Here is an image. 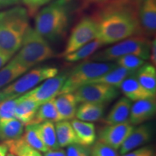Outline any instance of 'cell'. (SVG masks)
Listing matches in <instances>:
<instances>
[{"instance_id":"1","label":"cell","mask_w":156,"mask_h":156,"mask_svg":"<svg viewBox=\"0 0 156 156\" xmlns=\"http://www.w3.org/2000/svg\"><path fill=\"white\" fill-rule=\"evenodd\" d=\"M141 0H106L98 4L92 18L97 38L103 45L112 44L134 36H142L139 21Z\"/></svg>"},{"instance_id":"2","label":"cell","mask_w":156,"mask_h":156,"mask_svg":"<svg viewBox=\"0 0 156 156\" xmlns=\"http://www.w3.org/2000/svg\"><path fill=\"white\" fill-rule=\"evenodd\" d=\"M72 0H54L35 15V30L50 41L64 36L69 24Z\"/></svg>"},{"instance_id":"3","label":"cell","mask_w":156,"mask_h":156,"mask_svg":"<svg viewBox=\"0 0 156 156\" xmlns=\"http://www.w3.org/2000/svg\"><path fill=\"white\" fill-rule=\"evenodd\" d=\"M30 15L25 7L14 6L0 12V50L13 56L30 27Z\"/></svg>"},{"instance_id":"4","label":"cell","mask_w":156,"mask_h":156,"mask_svg":"<svg viewBox=\"0 0 156 156\" xmlns=\"http://www.w3.org/2000/svg\"><path fill=\"white\" fill-rule=\"evenodd\" d=\"M55 56V52L48 41L30 26L23 37L20 48L12 58L29 70L36 64Z\"/></svg>"},{"instance_id":"5","label":"cell","mask_w":156,"mask_h":156,"mask_svg":"<svg viewBox=\"0 0 156 156\" xmlns=\"http://www.w3.org/2000/svg\"><path fill=\"white\" fill-rule=\"evenodd\" d=\"M151 44L149 38L143 36H134L115 43L112 46L95 52L90 56V61L110 62L122 56L133 54L143 60L150 58Z\"/></svg>"},{"instance_id":"6","label":"cell","mask_w":156,"mask_h":156,"mask_svg":"<svg viewBox=\"0 0 156 156\" xmlns=\"http://www.w3.org/2000/svg\"><path fill=\"white\" fill-rule=\"evenodd\" d=\"M116 63L85 61L78 64L69 73L59 94L73 93L93 80L97 79L116 67Z\"/></svg>"},{"instance_id":"7","label":"cell","mask_w":156,"mask_h":156,"mask_svg":"<svg viewBox=\"0 0 156 156\" xmlns=\"http://www.w3.org/2000/svg\"><path fill=\"white\" fill-rule=\"evenodd\" d=\"M57 68L53 67H38L27 71L14 82L0 89L8 99L16 98L34 88L45 80L58 74Z\"/></svg>"},{"instance_id":"8","label":"cell","mask_w":156,"mask_h":156,"mask_svg":"<svg viewBox=\"0 0 156 156\" xmlns=\"http://www.w3.org/2000/svg\"><path fill=\"white\" fill-rule=\"evenodd\" d=\"M119 88L103 83H87L82 85L75 91L74 95L77 103H106L112 102L119 95Z\"/></svg>"},{"instance_id":"9","label":"cell","mask_w":156,"mask_h":156,"mask_svg":"<svg viewBox=\"0 0 156 156\" xmlns=\"http://www.w3.org/2000/svg\"><path fill=\"white\" fill-rule=\"evenodd\" d=\"M97 38V26L92 17H85L74 27L65 48L60 56L73 53L91 41Z\"/></svg>"},{"instance_id":"10","label":"cell","mask_w":156,"mask_h":156,"mask_svg":"<svg viewBox=\"0 0 156 156\" xmlns=\"http://www.w3.org/2000/svg\"><path fill=\"white\" fill-rule=\"evenodd\" d=\"M67 77V73L57 74L54 77L45 80L23 95L36 101L41 106L59 95Z\"/></svg>"},{"instance_id":"11","label":"cell","mask_w":156,"mask_h":156,"mask_svg":"<svg viewBox=\"0 0 156 156\" xmlns=\"http://www.w3.org/2000/svg\"><path fill=\"white\" fill-rule=\"evenodd\" d=\"M133 129L134 125L129 121L120 124L106 125L99 130L98 141L117 151Z\"/></svg>"},{"instance_id":"12","label":"cell","mask_w":156,"mask_h":156,"mask_svg":"<svg viewBox=\"0 0 156 156\" xmlns=\"http://www.w3.org/2000/svg\"><path fill=\"white\" fill-rule=\"evenodd\" d=\"M139 21L142 36H155L156 30V0H141L139 7Z\"/></svg>"},{"instance_id":"13","label":"cell","mask_w":156,"mask_h":156,"mask_svg":"<svg viewBox=\"0 0 156 156\" xmlns=\"http://www.w3.org/2000/svg\"><path fill=\"white\" fill-rule=\"evenodd\" d=\"M153 129L151 124H143L131 132L119 148V153L124 155L151 141Z\"/></svg>"},{"instance_id":"14","label":"cell","mask_w":156,"mask_h":156,"mask_svg":"<svg viewBox=\"0 0 156 156\" xmlns=\"http://www.w3.org/2000/svg\"><path fill=\"white\" fill-rule=\"evenodd\" d=\"M155 98L136 101L131 106L129 122L132 125H138L150 120L155 114Z\"/></svg>"},{"instance_id":"15","label":"cell","mask_w":156,"mask_h":156,"mask_svg":"<svg viewBox=\"0 0 156 156\" xmlns=\"http://www.w3.org/2000/svg\"><path fill=\"white\" fill-rule=\"evenodd\" d=\"M134 75L129 76L122 82L119 88L121 91L124 93L126 98L130 101H136L143 99L155 98V95L147 90L145 87L138 82Z\"/></svg>"},{"instance_id":"16","label":"cell","mask_w":156,"mask_h":156,"mask_svg":"<svg viewBox=\"0 0 156 156\" xmlns=\"http://www.w3.org/2000/svg\"><path fill=\"white\" fill-rule=\"evenodd\" d=\"M40 106L38 103L25 95L17 98V102L15 108V118L24 124L28 125L34 118L37 111Z\"/></svg>"},{"instance_id":"17","label":"cell","mask_w":156,"mask_h":156,"mask_svg":"<svg viewBox=\"0 0 156 156\" xmlns=\"http://www.w3.org/2000/svg\"><path fill=\"white\" fill-rule=\"evenodd\" d=\"M131 106L132 101L126 97L121 98L111 109L104 122L107 125H112L128 122Z\"/></svg>"},{"instance_id":"18","label":"cell","mask_w":156,"mask_h":156,"mask_svg":"<svg viewBox=\"0 0 156 156\" xmlns=\"http://www.w3.org/2000/svg\"><path fill=\"white\" fill-rule=\"evenodd\" d=\"M54 101L61 121H68L75 118L77 102L74 93H62L54 98Z\"/></svg>"},{"instance_id":"19","label":"cell","mask_w":156,"mask_h":156,"mask_svg":"<svg viewBox=\"0 0 156 156\" xmlns=\"http://www.w3.org/2000/svg\"><path fill=\"white\" fill-rule=\"evenodd\" d=\"M70 123L75 132L78 144L85 146H90L95 143L96 134L95 125L93 123L79 119H72Z\"/></svg>"},{"instance_id":"20","label":"cell","mask_w":156,"mask_h":156,"mask_svg":"<svg viewBox=\"0 0 156 156\" xmlns=\"http://www.w3.org/2000/svg\"><path fill=\"white\" fill-rule=\"evenodd\" d=\"M105 112V104L98 103H81L77 108L75 117L77 119L87 122H94L102 118Z\"/></svg>"},{"instance_id":"21","label":"cell","mask_w":156,"mask_h":156,"mask_svg":"<svg viewBox=\"0 0 156 156\" xmlns=\"http://www.w3.org/2000/svg\"><path fill=\"white\" fill-rule=\"evenodd\" d=\"M134 73L135 72L131 71V70L125 69V68L119 67V66H116V67L110 70L108 73L97 79L90 81L88 83H103L119 88V86L122 82L129 76L134 75Z\"/></svg>"},{"instance_id":"22","label":"cell","mask_w":156,"mask_h":156,"mask_svg":"<svg viewBox=\"0 0 156 156\" xmlns=\"http://www.w3.org/2000/svg\"><path fill=\"white\" fill-rule=\"evenodd\" d=\"M24 132V124L17 119L0 120V140L3 142L19 139Z\"/></svg>"},{"instance_id":"23","label":"cell","mask_w":156,"mask_h":156,"mask_svg":"<svg viewBox=\"0 0 156 156\" xmlns=\"http://www.w3.org/2000/svg\"><path fill=\"white\" fill-rule=\"evenodd\" d=\"M59 121H61V118L54 98L39 106L34 118L28 124H39L46 122L56 123Z\"/></svg>"},{"instance_id":"24","label":"cell","mask_w":156,"mask_h":156,"mask_svg":"<svg viewBox=\"0 0 156 156\" xmlns=\"http://www.w3.org/2000/svg\"><path fill=\"white\" fill-rule=\"evenodd\" d=\"M28 70L12 58L0 69V89L14 82Z\"/></svg>"},{"instance_id":"25","label":"cell","mask_w":156,"mask_h":156,"mask_svg":"<svg viewBox=\"0 0 156 156\" xmlns=\"http://www.w3.org/2000/svg\"><path fill=\"white\" fill-rule=\"evenodd\" d=\"M139 83L153 94L156 93V69L152 64H144L134 73Z\"/></svg>"},{"instance_id":"26","label":"cell","mask_w":156,"mask_h":156,"mask_svg":"<svg viewBox=\"0 0 156 156\" xmlns=\"http://www.w3.org/2000/svg\"><path fill=\"white\" fill-rule=\"evenodd\" d=\"M55 129L59 147H64L77 143L75 132L69 122L62 120L56 122Z\"/></svg>"},{"instance_id":"27","label":"cell","mask_w":156,"mask_h":156,"mask_svg":"<svg viewBox=\"0 0 156 156\" xmlns=\"http://www.w3.org/2000/svg\"><path fill=\"white\" fill-rule=\"evenodd\" d=\"M103 46V43L98 38H95L73 51V53L64 56V60L69 62H77L85 59L90 57Z\"/></svg>"},{"instance_id":"28","label":"cell","mask_w":156,"mask_h":156,"mask_svg":"<svg viewBox=\"0 0 156 156\" xmlns=\"http://www.w3.org/2000/svg\"><path fill=\"white\" fill-rule=\"evenodd\" d=\"M7 151L16 154L17 156H42L41 152L27 144L22 136L19 139L4 142Z\"/></svg>"},{"instance_id":"29","label":"cell","mask_w":156,"mask_h":156,"mask_svg":"<svg viewBox=\"0 0 156 156\" xmlns=\"http://www.w3.org/2000/svg\"><path fill=\"white\" fill-rule=\"evenodd\" d=\"M39 133L43 142L48 150H57L59 148L58 144L56 133L53 122H46L38 124Z\"/></svg>"},{"instance_id":"30","label":"cell","mask_w":156,"mask_h":156,"mask_svg":"<svg viewBox=\"0 0 156 156\" xmlns=\"http://www.w3.org/2000/svg\"><path fill=\"white\" fill-rule=\"evenodd\" d=\"M23 136L28 145L39 152L46 153L48 151L39 133L38 124H28L25 126V133Z\"/></svg>"},{"instance_id":"31","label":"cell","mask_w":156,"mask_h":156,"mask_svg":"<svg viewBox=\"0 0 156 156\" xmlns=\"http://www.w3.org/2000/svg\"><path fill=\"white\" fill-rule=\"evenodd\" d=\"M145 63V60L140 58L139 56L133 55V54H129V55L122 56L116 60L117 66L134 72H136Z\"/></svg>"},{"instance_id":"32","label":"cell","mask_w":156,"mask_h":156,"mask_svg":"<svg viewBox=\"0 0 156 156\" xmlns=\"http://www.w3.org/2000/svg\"><path fill=\"white\" fill-rule=\"evenodd\" d=\"M17 102V98L7 99L0 102V120H7L15 118V112Z\"/></svg>"},{"instance_id":"33","label":"cell","mask_w":156,"mask_h":156,"mask_svg":"<svg viewBox=\"0 0 156 156\" xmlns=\"http://www.w3.org/2000/svg\"><path fill=\"white\" fill-rule=\"evenodd\" d=\"M90 156H118V153L114 148L98 141L91 149Z\"/></svg>"},{"instance_id":"34","label":"cell","mask_w":156,"mask_h":156,"mask_svg":"<svg viewBox=\"0 0 156 156\" xmlns=\"http://www.w3.org/2000/svg\"><path fill=\"white\" fill-rule=\"evenodd\" d=\"M22 2L28 10L30 17H32L35 16L39 9L52 2V0H22Z\"/></svg>"},{"instance_id":"35","label":"cell","mask_w":156,"mask_h":156,"mask_svg":"<svg viewBox=\"0 0 156 156\" xmlns=\"http://www.w3.org/2000/svg\"><path fill=\"white\" fill-rule=\"evenodd\" d=\"M91 149L90 146L82 145L80 144L75 143L67 146V156H90Z\"/></svg>"},{"instance_id":"36","label":"cell","mask_w":156,"mask_h":156,"mask_svg":"<svg viewBox=\"0 0 156 156\" xmlns=\"http://www.w3.org/2000/svg\"><path fill=\"white\" fill-rule=\"evenodd\" d=\"M122 156H155V153L151 147H143L128 152Z\"/></svg>"},{"instance_id":"37","label":"cell","mask_w":156,"mask_h":156,"mask_svg":"<svg viewBox=\"0 0 156 156\" xmlns=\"http://www.w3.org/2000/svg\"><path fill=\"white\" fill-rule=\"evenodd\" d=\"M150 59L151 64L155 67L156 64V41L154 39L151 41V49H150Z\"/></svg>"},{"instance_id":"38","label":"cell","mask_w":156,"mask_h":156,"mask_svg":"<svg viewBox=\"0 0 156 156\" xmlns=\"http://www.w3.org/2000/svg\"><path fill=\"white\" fill-rule=\"evenodd\" d=\"M22 0H0V8H5L17 5Z\"/></svg>"},{"instance_id":"39","label":"cell","mask_w":156,"mask_h":156,"mask_svg":"<svg viewBox=\"0 0 156 156\" xmlns=\"http://www.w3.org/2000/svg\"><path fill=\"white\" fill-rule=\"evenodd\" d=\"M44 156H67L64 150H48L46 153H44Z\"/></svg>"},{"instance_id":"40","label":"cell","mask_w":156,"mask_h":156,"mask_svg":"<svg viewBox=\"0 0 156 156\" xmlns=\"http://www.w3.org/2000/svg\"><path fill=\"white\" fill-rule=\"evenodd\" d=\"M12 56L8 55L7 54L5 53L2 50H0V69L4 67L6 64L11 59Z\"/></svg>"},{"instance_id":"41","label":"cell","mask_w":156,"mask_h":156,"mask_svg":"<svg viewBox=\"0 0 156 156\" xmlns=\"http://www.w3.org/2000/svg\"><path fill=\"white\" fill-rule=\"evenodd\" d=\"M7 152V147L5 143L0 144V156H5Z\"/></svg>"},{"instance_id":"42","label":"cell","mask_w":156,"mask_h":156,"mask_svg":"<svg viewBox=\"0 0 156 156\" xmlns=\"http://www.w3.org/2000/svg\"><path fill=\"white\" fill-rule=\"evenodd\" d=\"M86 2V4H99L103 2L106 1V0H84Z\"/></svg>"},{"instance_id":"43","label":"cell","mask_w":156,"mask_h":156,"mask_svg":"<svg viewBox=\"0 0 156 156\" xmlns=\"http://www.w3.org/2000/svg\"><path fill=\"white\" fill-rule=\"evenodd\" d=\"M7 99H8V98H7L6 97L5 95H4L3 93H2L1 90H0V102H1V101H2L7 100Z\"/></svg>"},{"instance_id":"44","label":"cell","mask_w":156,"mask_h":156,"mask_svg":"<svg viewBox=\"0 0 156 156\" xmlns=\"http://www.w3.org/2000/svg\"><path fill=\"white\" fill-rule=\"evenodd\" d=\"M5 156H17L16 154H15V153H12V152H9V151H7V153H6V155Z\"/></svg>"}]
</instances>
